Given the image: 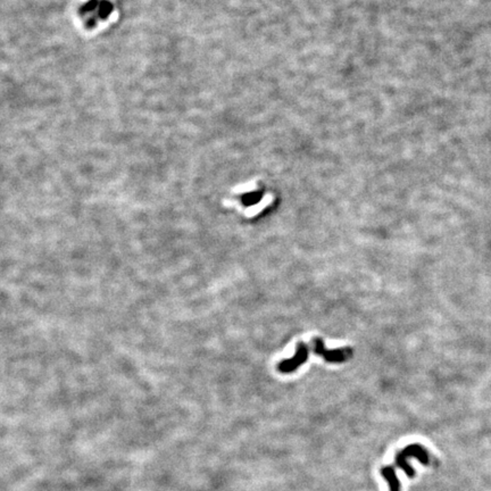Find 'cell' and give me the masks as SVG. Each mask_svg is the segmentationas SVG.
Instances as JSON below:
<instances>
[{"mask_svg":"<svg viewBox=\"0 0 491 491\" xmlns=\"http://www.w3.org/2000/svg\"><path fill=\"white\" fill-rule=\"evenodd\" d=\"M381 474L385 476V479L388 481L390 491H400V482L397 478L395 469L390 466L383 467L381 469Z\"/></svg>","mask_w":491,"mask_h":491,"instance_id":"4","label":"cell"},{"mask_svg":"<svg viewBox=\"0 0 491 491\" xmlns=\"http://www.w3.org/2000/svg\"><path fill=\"white\" fill-rule=\"evenodd\" d=\"M408 457H414L421 462L423 465H428L429 464V455L426 453V450L423 448L421 444L413 443L407 446L406 448H404L403 450L400 451L399 454L397 455L396 457V464L397 466H399L403 471L406 473L407 476L410 478H413L415 474L414 468L408 464L407 458Z\"/></svg>","mask_w":491,"mask_h":491,"instance_id":"1","label":"cell"},{"mask_svg":"<svg viewBox=\"0 0 491 491\" xmlns=\"http://www.w3.org/2000/svg\"><path fill=\"white\" fill-rule=\"evenodd\" d=\"M308 355H310V346H307L305 342H298L296 347L295 356L290 360H284L278 364V370L281 373H292L297 368L302 366L307 361Z\"/></svg>","mask_w":491,"mask_h":491,"instance_id":"3","label":"cell"},{"mask_svg":"<svg viewBox=\"0 0 491 491\" xmlns=\"http://www.w3.org/2000/svg\"><path fill=\"white\" fill-rule=\"evenodd\" d=\"M311 349L314 354L317 356L324 358L329 363H343V362L348 361L353 355V351L350 348H341V349H327L323 340L321 338H315L311 341Z\"/></svg>","mask_w":491,"mask_h":491,"instance_id":"2","label":"cell"}]
</instances>
